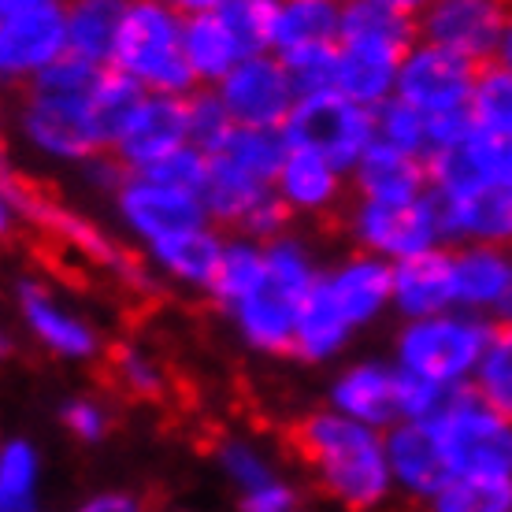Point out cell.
Segmentation results:
<instances>
[{"label":"cell","mask_w":512,"mask_h":512,"mask_svg":"<svg viewBox=\"0 0 512 512\" xmlns=\"http://www.w3.org/2000/svg\"><path fill=\"white\" fill-rule=\"evenodd\" d=\"M290 446L308 472L316 475L323 494H331L349 512L379 509L394 490L386 431L349 420L331 405L305 412L290 427Z\"/></svg>","instance_id":"6da1fadb"},{"label":"cell","mask_w":512,"mask_h":512,"mask_svg":"<svg viewBox=\"0 0 512 512\" xmlns=\"http://www.w3.org/2000/svg\"><path fill=\"white\" fill-rule=\"evenodd\" d=\"M0 219H4L8 234H15L19 227H30V231H41L45 238H56L71 253L90 260L93 268H101L127 294H160V279H156V271L149 268L145 256H134L127 245L112 238L104 227H97L90 216H82L75 208H67L64 201L49 197L41 186L23 179L12 167H4V179H0Z\"/></svg>","instance_id":"7a4b0ae2"},{"label":"cell","mask_w":512,"mask_h":512,"mask_svg":"<svg viewBox=\"0 0 512 512\" xmlns=\"http://www.w3.org/2000/svg\"><path fill=\"white\" fill-rule=\"evenodd\" d=\"M323 275L312 245L297 234H286L268 245V271L253 290L223 312L231 331L242 338L245 349L260 357H290L294 353L297 312L308 290Z\"/></svg>","instance_id":"3957f363"},{"label":"cell","mask_w":512,"mask_h":512,"mask_svg":"<svg viewBox=\"0 0 512 512\" xmlns=\"http://www.w3.org/2000/svg\"><path fill=\"white\" fill-rule=\"evenodd\" d=\"M494 331L498 323L464 308L423 320H401L390 360L412 379L435 383L442 390H468L494 342Z\"/></svg>","instance_id":"277c9868"},{"label":"cell","mask_w":512,"mask_h":512,"mask_svg":"<svg viewBox=\"0 0 512 512\" xmlns=\"http://www.w3.org/2000/svg\"><path fill=\"white\" fill-rule=\"evenodd\" d=\"M186 15H179L164 0H130L127 23L119 30L112 71L138 82L145 93H167V97H190L197 86L186 45H182Z\"/></svg>","instance_id":"5b68a950"},{"label":"cell","mask_w":512,"mask_h":512,"mask_svg":"<svg viewBox=\"0 0 512 512\" xmlns=\"http://www.w3.org/2000/svg\"><path fill=\"white\" fill-rule=\"evenodd\" d=\"M15 138L49 164L82 167L93 156L112 153L93 112V93H52L26 86L15 104Z\"/></svg>","instance_id":"8992f818"},{"label":"cell","mask_w":512,"mask_h":512,"mask_svg":"<svg viewBox=\"0 0 512 512\" xmlns=\"http://www.w3.org/2000/svg\"><path fill=\"white\" fill-rule=\"evenodd\" d=\"M431 431L453 475H483L512 483V420L490 409L472 386L449 397L446 409L431 420Z\"/></svg>","instance_id":"52a82bcc"},{"label":"cell","mask_w":512,"mask_h":512,"mask_svg":"<svg viewBox=\"0 0 512 512\" xmlns=\"http://www.w3.org/2000/svg\"><path fill=\"white\" fill-rule=\"evenodd\" d=\"M342 231L349 234L353 249L383 256L386 264H401L409 256L446 245L442 205L435 193H423L416 201H401V205L349 197L342 212Z\"/></svg>","instance_id":"ba28073f"},{"label":"cell","mask_w":512,"mask_h":512,"mask_svg":"<svg viewBox=\"0 0 512 512\" xmlns=\"http://www.w3.org/2000/svg\"><path fill=\"white\" fill-rule=\"evenodd\" d=\"M12 305L23 334L41 353H49L52 360L93 364V360H104V353H108L101 327L82 308L67 305L64 297H60V290L49 279L34 275V271L15 275Z\"/></svg>","instance_id":"9c48e42d"},{"label":"cell","mask_w":512,"mask_h":512,"mask_svg":"<svg viewBox=\"0 0 512 512\" xmlns=\"http://www.w3.org/2000/svg\"><path fill=\"white\" fill-rule=\"evenodd\" d=\"M282 134L290 141V149H312V153L334 160L346 175L360 164V156L379 141L372 108L349 101L338 90L297 97Z\"/></svg>","instance_id":"30bf717a"},{"label":"cell","mask_w":512,"mask_h":512,"mask_svg":"<svg viewBox=\"0 0 512 512\" xmlns=\"http://www.w3.org/2000/svg\"><path fill=\"white\" fill-rule=\"evenodd\" d=\"M509 15L512 0H431L416 15V30L420 41L457 52L475 67H487L498 60Z\"/></svg>","instance_id":"8fae6325"},{"label":"cell","mask_w":512,"mask_h":512,"mask_svg":"<svg viewBox=\"0 0 512 512\" xmlns=\"http://www.w3.org/2000/svg\"><path fill=\"white\" fill-rule=\"evenodd\" d=\"M71 52L64 4H34L0 12V78L26 90L38 75H45L56 60Z\"/></svg>","instance_id":"7c38bea8"},{"label":"cell","mask_w":512,"mask_h":512,"mask_svg":"<svg viewBox=\"0 0 512 512\" xmlns=\"http://www.w3.org/2000/svg\"><path fill=\"white\" fill-rule=\"evenodd\" d=\"M479 67L457 52L438 49L431 41H416L397 71V101L412 104L427 119L453 116L472 108Z\"/></svg>","instance_id":"4fadbf2b"},{"label":"cell","mask_w":512,"mask_h":512,"mask_svg":"<svg viewBox=\"0 0 512 512\" xmlns=\"http://www.w3.org/2000/svg\"><path fill=\"white\" fill-rule=\"evenodd\" d=\"M112 212H116L123 234L130 242H138V249H149L167 234L190 231L197 223H212L197 193L175 190V186H164V182L134 175V171L112 193Z\"/></svg>","instance_id":"5bb4252c"},{"label":"cell","mask_w":512,"mask_h":512,"mask_svg":"<svg viewBox=\"0 0 512 512\" xmlns=\"http://www.w3.org/2000/svg\"><path fill=\"white\" fill-rule=\"evenodd\" d=\"M227 112L238 127H275L282 130L297 104V86L279 52L245 56L231 75L216 86Z\"/></svg>","instance_id":"9a60e30c"},{"label":"cell","mask_w":512,"mask_h":512,"mask_svg":"<svg viewBox=\"0 0 512 512\" xmlns=\"http://www.w3.org/2000/svg\"><path fill=\"white\" fill-rule=\"evenodd\" d=\"M182 145H190V104H186V97L145 93L119 141L112 145V156L127 171H149Z\"/></svg>","instance_id":"2e32d148"},{"label":"cell","mask_w":512,"mask_h":512,"mask_svg":"<svg viewBox=\"0 0 512 512\" xmlns=\"http://www.w3.org/2000/svg\"><path fill=\"white\" fill-rule=\"evenodd\" d=\"M401 368L394 360H353L327 386V405L349 420L390 431L401 423Z\"/></svg>","instance_id":"e0dca14e"},{"label":"cell","mask_w":512,"mask_h":512,"mask_svg":"<svg viewBox=\"0 0 512 512\" xmlns=\"http://www.w3.org/2000/svg\"><path fill=\"white\" fill-rule=\"evenodd\" d=\"M320 279L357 334L394 312V264H386L383 256L353 249L338 256L331 268H323Z\"/></svg>","instance_id":"ac0fdd59"},{"label":"cell","mask_w":512,"mask_h":512,"mask_svg":"<svg viewBox=\"0 0 512 512\" xmlns=\"http://www.w3.org/2000/svg\"><path fill=\"white\" fill-rule=\"evenodd\" d=\"M453 279L457 308L487 316L494 323L509 320L512 308V249L509 245H453Z\"/></svg>","instance_id":"d6986e66"},{"label":"cell","mask_w":512,"mask_h":512,"mask_svg":"<svg viewBox=\"0 0 512 512\" xmlns=\"http://www.w3.org/2000/svg\"><path fill=\"white\" fill-rule=\"evenodd\" d=\"M231 234L219 231L216 223H197L190 231L167 234L156 245L141 249V256L149 260V268L156 271L160 282H171L179 290H193V294H208L212 279L219 271L223 249H227Z\"/></svg>","instance_id":"ffe728a7"},{"label":"cell","mask_w":512,"mask_h":512,"mask_svg":"<svg viewBox=\"0 0 512 512\" xmlns=\"http://www.w3.org/2000/svg\"><path fill=\"white\" fill-rule=\"evenodd\" d=\"M275 193L297 219H323L346 212V201L353 197L346 171L312 149H290L275 179Z\"/></svg>","instance_id":"44dd1931"},{"label":"cell","mask_w":512,"mask_h":512,"mask_svg":"<svg viewBox=\"0 0 512 512\" xmlns=\"http://www.w3.org/2000/svg\"><path fill=\"white\" fill-rule=\"evenodd\" d=\"M386 457H390L394 490H401L412 501H423V505L453 479V468L438 446L431 423H394L386 431Z\"/></svg>","instance_id":"7402d4cb"},{"label":"cell","mask_w":512,"mask_h":512,"mask_svg":"<svg viewBox=\"0 0 512 512\" xmlns=\"http://www.w3.org/2000/svg\"><path fill=\"white\" fill-rule=\"evenodd\" d=\"M457 308V279H453V245H438L420 256L394 264V316L423 320Z\"/></svg>","instance_id":"603a6c76"},{"label":"cell","mask_w":512,"mask_h":512,"mask_svg":"<svg viewBox=\"0 0 512 512\" xmlns=\"http://www.w3.org/2000/svg\"><path fill=\"white\" fill-rule=\"evenodd\" d=\"M349 190L360 201H386V205L416 201L423 193H431L427 156L375 141L372 149L360 156V164L349 171Z\"/></svg>","instance_id":"cb8c5ba5"},{"label":"cell","mask_w":512,"mask_h":512,"mask_svg":"<svg viewBox=\"0 0 512 512\" xmlns=\"http://www.w3.org/2000/svg\"><path fill=\"white\" fill-rule=\"evenodd\" d=\"M416 41H420L416 19L383 4V0H349L346 12H342L338 49L368 52V56H383V60L401 64Z\"/></svg>","instance_id":"d4e9b609"},{"label":"cell","mask_w":512,"mask_h":512,"mask_svg":"<svg viewBox=\"0 0 512 512\" xmlns=\"http://www.w3.org/2000/svg\"><path fill=\"white\" fill-rule=\"evenodd\" d=\"M442 205L446 245H509L512 249V186H483Z\"/></svg>","instance_id":"484cf974"},{"label":"cell","mask_w":512,"mask_h":512,"mask_svg":"<svg viewBox=\"0 0 512 512\" xmlns=\"http://www.w3.org/2000/svg\"><path fill=\"white\" fill-rule=\"evenodd\" d=\"M353 323L346 320V312L334 305V297L327 294L323 279L308 290L305 305L297 312V331H294V353L290 360L320 368V364H334L349 346H353Z\"/></svg>","instance_id":"4316f807"},{"label":"cell","mask_w":512,"mask_h":512,"mask_svg":"<svg viewBox=\"0 0 512 512\" xmlns=\"http://www.w3.org/2000/svg\"><path fill=\"white\" fill-rule=\"evenodd\" d=\"M182 45H186V64H190L197 86H208V90H216L219 82L249 56L242 38L219 12L190 15L186 30H182Z\"/></svg>","instance_id":"83f0119b"},{"label":"cell","mask_w":512,"mask_h":512,"mask_svg":"<svg viewBox=\"0 0 512 512\" xmlns=\"http://www.w3.org/2000/svg\"><path fill=\"white\" fill-rule=\"evenodd\" d=\"M64 12L71 52L97 67H112L130 0H64Z\"/></svg>","instance_id":"f1b7e54d"},{"label":"cell","mask_w":512,"mask_h":512,"mask_svg":"<svg viewBox=\"0 0 512 512\" xmlns=\"http://www.w3.org/2000/svg\"><path fill=\"white\" fill-rule=\"evenodd\" d=\"M342 12H346L342 0H279L271 52L290 56L316 45H338Z\"/></svg>","instance_id":"f546056e"},{"label":"cell","mask_w":512,"mask_h":512,"mask_svg":"<svg viewBox=\"0 0 512 512\" xmlns=\"http://www.w3.org/2000/svg\"><path fill=\"white\" fill-rule=\"evenodd\" d=\"M271 190H275V186L256 182L253 175H245L242 167L227 164L223 156H212L208 182H205V190H201V205H205L208 219L216 223L219 231L238 234L245 216H249Z\"/></svg>","instance_id":"4dcf8cb0"},{"label":"cell","mask_w":512,"mask_h":512,"mask_svg":"<svg viewBox=\"0 0 512 512\" xmlns=\"http://www.w3.org/2000/svg\"><path fill=\"white\" fill-rule=\"evenodd\" d=\"M104 375H108L112 390L123 394L127 401H164L167 390H171L167 364L145 342H134V338L108 346Z\"/></svg>","instance_id":"1f68e13d"},{"label":"cell","mask_w":512,"mask_h":512,"mask_svg":"<svg viewBox=\"0 0 512 512\" xmlns=\"http://www.w3.org/2000/svg\"><path fill=\"white\" fill-rule=\"evenodd\" d=\"M264 271H268V245L245 238V234H231L216 279H212V290H208V301L216 305L219 316L231 305H238L256 282L264 279Z\"/></svg>","instance_id":"d6a6232c"},{"label":"cell","mask_w":512,"mask_h":512,"mask_svg":"<svg viewBox=\"0 0 512 512\" xmlns=\"http://www.w3.org/2000/svg\"><path fill=\"white\" fill-rule=\"evenodd\" d=\"M208 156H223L227 164L242 167L245 175H253L256 182L275 186L282 164L290 156V141L275 127H234L216 153Z\"/></svg>","instance_id":"836d02e7"},{"label":"cell","mask_w":512,"mask_h":512,"mask_svg":"<svg viewBox=\"0 0 512 512\" xmlns=\"http://www.w3.org/2000/svg\"><path fill=\"white\" fill-rule=\"evenodd\" d=\"M41 453L30 438L15 435L0 446V512H41L38 509Z\"/></svg>","instance_id":"e575fe53"},{"label":"cell","mask_w":512,"mask_h":512,"mask_svg":"<svg viewBox=\"0 0 512 512\" xmlns=\"http://www.w3.org/2000/svg\"><path fill=\"white\" fill-rule=\"evenodd\" d=\"M472 123L483 134H498V138H512V71L505 64H487L479 67L472 93Z\"/></svg>","instance_id":"d590c367"},{"label":"cell","mask_w":512,"mask_h":512,"mask_svg":"<svg viewBox=\"0 0 512 512\" xmlns=\"http://www.w3.org/2000/svg\"><path fill=\"white\" fill-rule=\"evenodd\" d=\"M427 512H512V483L483 475H453L427 501Z\"/></svg>","instance_id":"8d00e7d4"},{"label":"cell","mask_w":512,"mask_h":512,"mask_svg":"<svg viewBox=\"0 0 512 512\" xmlns=\"http://www.w3.org/2000/svg\"><path fill=\"white\" fill-rule=\"evenodd\" d=\"M212 453H216L219 472L227 475V483L238 490V498L249 494V490H260L264 483H271V479L279 475L275 472V464L268 461V453L242 435L219 438Z\"/></svg>","instance_id":"74e56055"},{"label":"cell","mask_w":512,"mask_h":512,"mask_svg":"<svg viewBox=\"0 0 512 512\" xmlns=\"http://www.w3.org/2000/svg\"><path fill=\"white\" fill-rule=\"evenodd\" d=\"M472 390L490 409H498L501 416L512 420V323H498L494 342H490L487 357L472 379Z\"/></svg>","instance_id":"f35d334b"},{"label":"cell","mask_w":512,"mask_h":512,"mask_svg":"<svg viewBox=\"0 0 512 512\" xmlns=\"http://www.w3.org/2000/svg\"><path fill=\"white\" fill-rule=\"evenodd\" d=\"M375 130H379V141L394 145V149L416 156L431 153V119L397 97L386 101L383 108H375Z\"/></svg>","instance_id":"ab89813d"},{"label":"cell","mask_w":512,"mask_h":512,"mask_svg":"<svg viewBox=\"0 0 512 512\" xmlns=\"http://www.w3.org/2000/svg\"><path fill=\"white\" fill-rule=\"evenodd\" d=\"M56 420H60V427H64L75 442H82V446H101L104 438H108V431H112L116 416H112L104 397L82 394V390H78V394H67L64 401L56 405Z\"/></svg>","instance_id":"60d3db41"},{"label":"cell","mask_w":512,"mask_h":512,"mask_svg":"<svg viewBox=\"0 0 512 512\" xmlns=\"http://www.w3.org/2000/svg\"><path fill=\"white\" fill-rule=\"evenodd\" d=\"M216 12L231 23V30L242 38L249 56H256V52H271L279 0H223Z\"/></svg>","instance_id":"b9f144b4"},{"label":"cell","mask_w":512,"mask_h":512,"mask_svg":"<svg viewBox=\"0 0 512 512\" xmlns=\"http://www.w3.org/2000/svg\"><path fill=\"white\" fill-rule=\"evenodd\" d=\"M186 104H190V145L205 149V153H216L219 145H223V138L238 127L231 119V112H227L223 97L216 90L201 86V90H193L186 97Z\"/></svg>","instance_id":"7bdbcfd3"},{"label":"cell","mask_w":512,"mask_h":512,"mask_svg":"<svg viewBox=\"0 0 512 512\" xmlns=\"http://www.w3.org/2000/svg\"><path fill=\"white\" fill-rule=\"evenodd\" d=\"M208 167H212V156H208L205 149L182 145V149L164 156V160L153 164L149 171H134V175H149V179L164 182V186H175V190H186L201 197V190H205V182H208Z\"/></svg>","instance_id":"ee69618b"},{"label":"cell","mask_w":512,"mask_h":512,"mask_svg":"<svg viewBox=\"0 0 512 512\" xmlns=\"http://www.w3.org/2000/svg\"><path fill=\"white\" fill-rule=\"evenodd\" d=\"M282 64H286L301 97L334 90V82H338V45H316V49L290 52V56H282Z\"/></svg>","instance_id":"f6af8a7d"},{"label":"cell","mask_w":512,"mask_h":512,"mask_svg":"<svg viewBox=\"0 0 512 512\" xmlns=\"http://www.w3.org/2000/svg\"><path fill=\"white\" fill-rule=\"evenodd\" d=\"M294 212L282 205V197L275 190L260 201V205L245 216V223L238 227V234H245V238H256V242H279V238H286V234H294Z\"/></svg>","instance_id":"bcb514c9"},{"label":"cell","mask_w":512,"mask_h":512,"mask_svg":"<svg viewBox=\"0 0 512 512\" xmlns=\"http://www.w3.org/2000/svg\"><path fill=\"white\" fill-rule=\"evenodd\" d=\"M242 512H297V505H301V498H297V487L290 483V479H282V475H275L271 483H264L260 490H249V494H242Z\"/></svg>","instance_id":"7dc6e473"},{"label":"cell","mask_w":512,"mask_h":512,"mask_svg":"<svg viewBox=\"0 0 512 512\" xmlns=\"http://www.w3.org/2000/svg\"><path fill=\"white\" fill-rule=\"evenodd\" d=\"M78 175H82V182H86L90 190H97L101 197H108V201H112V193L123 186V179H127L130 171L119 164L112 153H101V156H93L90 164L78 167Z\"/></svg>","instance_id":"c3c4849f"},{"label":"cell","mask_w":512,"mask_h":512,"mask_svg":"<svg viewBox=\"0 0 512 512\" xmlns=\"http://www.w3.org/2000/svg\"><path fill=\"white\" fill-rule=\"evenodd\" d=\"M75 512H149V505L130 490H101L82 501Z\"/></svg>","instance_id":"681fc988"},{"label":"cell","mask_w":512,"mask_h":512,"mask_svg":"<svg viewBox=\"0 0 512 512\" xmlns=\"http://www.w3.org/2000/svg\"><path fill=\"white\" fill-rule=\"evenodd\" d=\"M164 4H171V8H175V12H179V15H186V19H190V15L216 12V8H219V4H223V0H164Z\"/></svg>","instance_id":"f907efd6"},{"label":"cell","mask_w":512,"mask_h":512,"mask_svg":"<svg viewBox=\"0 0 512 512\" xmlns=\"http://www.w3.org/2000/svg\"><path fill=\"white\" fill-rule=\"evenodd\" d=\"M383 4H390V8H397V12H405V15H412V19H416V15H420L431 0H383Z\"/></svg>","instance_id":"816d5d0a"},{"label":"cell","mask_w":512,"mask_h":512,"mask_svg":"<svg viewBox=\"0 0 512 512\" xmlns=\"http://www.w3.org/2000/svg\"><path fill=\"white\" fill-rule=\"evenodd\" d=\"M498 64H505V67H509V71H512V15H509V26H505V38H501Z\"/></svg>","instance_id":"f5cc1de1"},{"label":"cell","mask_w":512,"mask_h":512,"mask_svg":"<svg viewBox=\"0 0 512 512\" xmlns=\"http://www.w3.org/2000/svg\"><path fill=\"white\" fill-rule=\"evenodd\" d=\"M34 4H64V0H0V12H15V8H34Z\"/></svg>","instance_id":"db71d44e"},{"label":"cell","mask_w":512,"mask_h":512,"mask_svg":"<svg viewBox=\"0 0 512 512\" xmlns=\"http://www.w3.org/2000/svg\"><path fill=\"white\" fill-rule=\"evenodd\" d=\"M505 323H512V308H509V320H505Z\"/></svg>","instance_id":"11a10c76"},{"label":"cell","mask_w":512,"mask_h":512,"mask_svg":"<svg viewBox=\"0 0 512 512\" xmlns=\"http://www.w3.org/2000/svg\"><path fill=\"white\" fill-rule=\"evenodd\" d=\"M342 4H349V0H342Z\"/></svg>","instance_id":"9f6ffc18"}]
</instances>
